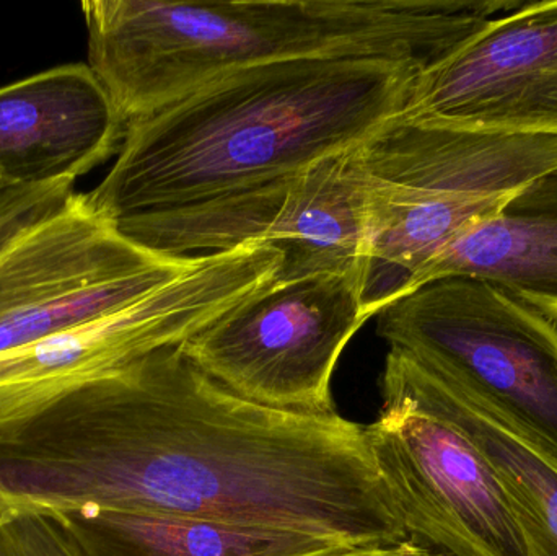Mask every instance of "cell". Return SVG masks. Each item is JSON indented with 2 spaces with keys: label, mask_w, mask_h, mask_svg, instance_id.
I'll return each mask as SVG.
<instances>
[{
  "label": "cell",
  "mask_w": 557,
  "mask_h": 556,
  "mask_svg": "<svg viewBox=\"0 0 557 556\" xmlns=\"http://www.w3.org/2000/svg\"><path fill=\"white\" fill-rule=\"evenodd\" d=\"M0 509L160 512L349 548L409 539L366 427L244 400L178 346L82 385L0 440Z\"/></svg>",
  "instance_id": "6da1fadb"
},
{
  "label": "cell",
  "mask_w": 557,
  "mask_h": 556,
  "mask_svg": "<svg viewBox=\"0 0 557 556\" xmlns=\"http://www.w3.org/2000/svg\"><path fill=\"white\" fill-rule=\"evenodd\" d=\"M376 333L490 398L557 457V325L474 277L432 281L376 316Z\"/></svg>",
  "instance_id": "5b68a950"
},
{
  "label": "cell",
  "mask_w": 557,
  "mask_h": 556,
  "mask_svg": "<svg viewBox=\"0 0 557 556\" xmlns=\"http://www.w3.org/2000/svg\"><path fill=\"white\" fill-rule=\"evenodd\" d=\"M403 114L557 137V0L494 16L476 38L421 72Z\"/></svg>",
  "instance_id": "30bf717a"
},
{
  "label": "cell",
  "mask_w": 557,
  "mask_h": 556,
  "mask_svg": "<svg viewBox=\"0 0 557 556\" xmlns=\"http://www.w3.org/2000/svg\"><path fill=\"white\" fill-rule=\"evenodd\" d=\"M359 147L267 185L113 224L160 257L219 254L245 244L285 251L281 276L363 267L372 173Z\"/></svg>",
  "instance_id": "52a82bcc"
},
{
  "label": "cell",
  "mask_w": 557,
  "mask_h": 556,
  "mask_svg": "<svg viewBox=\"0 0 557 556\" xmlns=\"http://www.w3.org/2000/svg\"><path fill=\"white\" fill-rule=\"evenodd\" d=\"M0 556H88L62 516L0 509Z\"/></svg>",
  "instance_id": "2e32d148"
},
{
  "label": "cell",
  "mask_w": 557,
  "mask_h": 556,
  "mask_svg": "<svg viewBox=\"0 0 557 556\" xmlns=\"http://www.w3.org/2000/svg\"><path fill=\"white\" fill-rule=\"evenodd\" d=\"M425 69L324 58L224 75L131 121L116 162L82 199L113 225L304 172L362 146L405 113Z\"/></svg>",
  "instance_id": "7a4b0ae2"
},
{
  "label": "cell",
  "mask_w": 557,
  "mask_h": 556,
  "mask_svg": "<svg viewBox=\"0 0 557 556\" xmlns=\"http://www.w3.org/2000/svg\"><path fill=\"white\" fill-rule=\"evenodd\" d=\"M444 277L486 281L557 325V169L458 235L406 294Z\"/></svg>",
  "instance_id": "5bb4252c"
},
{
  "label": "cell",
  "mask_w": 557,
  "mask_h": 556,
  "mask_svg": "<svg viewBox=\"0 0 557 556\" xmlns=\"http://www.w3.org/2000/svg\"><path fill=\"white\" fill-rule=\"evenodd\" d=\"M58 516L67 521L88 556H327L349 551L300 532L160 512L84 509Z\"/></svg>",
  "instance_id": "9a60e30c"
},
{
  "label": "cell",
  "mask_w": 557,
  "mask_h": 556,
  "mask_svg": "<svg viewBox=\"0 0 557 556\" xmlns=\"http://www.w3.org/2000/svg\"><path fill=\"white\" fill-rule=\"evenodd\" d=\"M282 263L281 251L267 244L205 255L195 270L117 312L0 353V440L82 385L183 345L268 289Z\"/></svg>",
  "instance_id": "277c9868"
},
{
  "label": "cell",
  "mask_w": 557,
  "mask_h": 556,
  "mask_svg": "<svg viewBox=\"0 0 557 556\" xmlns=\"http://www.w3.org/2000/svg\"><path fill=\"white\" fill-rule=\"evenodd\" d=\"M202 258L144 250L75 195L0 257V353L117 312L195 270Z\"/></svg>",
  "instance_id": "9c48e42d"
},
{
  "label": "cell",
  "mask_w": 557,
  "mask_h": 556,
  "mask_svg": "<svg viewBox=\"0 0 557 556\" xmlns=\"http://www.w3.org/2000/svg\"><path fill=\"white\" fill-rule=\"evenodd\" d=\"M75 195L74 182L45 186L0 185V257L36 225L64 211Z\"/></svg>",
  "instance_id": "e0dca14e"
},
{
  "label": "cell",
  "mask_w": 557,
  "mask_h": 556,
  "mask_svg": "<svg viewBox=\"0 0 557 556\" xmlns=\"http://www.w3.org/2000/svg\"><path fill=\"white\" fill-rule=\"evenodd\" d=\"M126 126L88 64L0 87V185L75 182L120 152Z\"/></svg>",
  "instance_id": "8fae6325"
},
{
  "label": "cell",
  "mask_w": 557,
  "mask_h": 556,
  "mask_svg": "<svg viewBox=\"0 0 557 556\" xmlns=\"http://www.w3.org/2000/svg\"><path fill=\"white\" fill-rule=\"evenodd\" d=\"M382 382L450 421L478 447L512 499L535 556H557V457L478 392L389 349Z\"/></svg>",
  "instance_id": "4fadbf2b"
},
{
  "label": "cell",
  "mask_w": 557,
  "mask_h": 556,
  "mask_svg": "<svg viewBox=\"0 0 557 556\" xmlns=\"http://www.w3.org/2000/svg\"><path fill=\"white\" fill-rule=\"evenodd\" d=\"M376 178L431 195L504 206L557 169V137L497 134L399 114L359 146Z\"/></svg>",
  "instance_id": "7c38bea8"
},
{
  "label": "cell",
  "mask_w": 557,
  "mask_h": 556,
  "mask_svg": "<svg viewBox=\"0 0 557 556\" xmlns=\"http://www.w3.org/2000/svg\"><path fill=\"white\" fill-rule=\"evenodd\" d=\"M327 556H448L434 551L414 539L399 542V544L382 545V547L349 548L341 554Z\"/></svg>",
  "instance_id": "ac0fdd59"
},
{
  "label": "cell",
  "mask_w": 557,
  "mask_h": 556,
  "mask_svg": "<svg viewBox=\"0 0 557 556\" xmlns=\"http://www.w3.org/2000/svg\"><path fill=\"white\" fill-rule=\"evenodd\" d=\"M367 444L409 539L448 556H535L499 477L457 427L382 382Z\"/></svg>",
  "instance_id": "ba28073f"
},
{
  "label": "cell",
  "mask_w": 557,
  "mask_h": 556,
  "mask_svg": "<svg viewBox=\"0 0 557 556\" xmlns=\"http://www.w3.org/2000/svg\"><path fill=\"white\" fill-rule=\"evenodd\" d=\"M520 0H85L88 67L124 123L224 75L297 59L431 67Z\"/></svg>",
  "instance_id": "3957f363"
},
{
  "label": "cell",
  "mask_w": 557,
  "mask_h": 556,
  "mask_svg": "<svg viewBox=\"0 0 557 556\" xmlns=\"http://www.w3.org/2000/svg\"><path fill=\"white\" fill-rule=\"evenodd\" d=\"M370 319L363 267L278 276L178 348L244 400L285 413L330 417L337 413L334 369Z\"/></svg>",
  "instance_id": "8992f818"
}]
</instances>
